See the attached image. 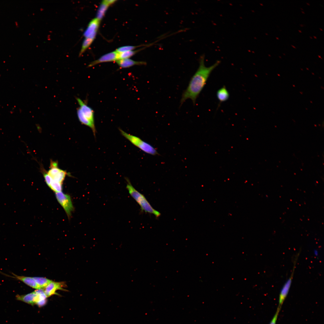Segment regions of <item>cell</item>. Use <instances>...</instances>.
I'll return each instance as SVG.
<instances>
[{
    "mask_svg": "<svg viewBox=\"0 0 324 324\" xmlns=\"http://www.w3.org/2000/svg\"><path fill=\"white\" fill-rule=\"evenodd\" d=\"M320 30H321V31H322V29H321V28H320Z\"/></svg>",
    "mask_w": 324,
    "mask_h": 324,
    "instance_id": "obj_33",
    "label": "cell"
},
{
    "mask_svg": "<svg viewBox=\"0 0 324 324\" xmlns=\"http://www.w3.org/2000/svg\"><path fill=\"white\" fill-rule=\"evenodd\" d=\"M205 55L201 56L199 59V67L190 79L186 89L182 93L180 100L181 106L187 99H190L194 105L196 100L206 84L211 73L220 63L217 60L211 66L207 67L205 64Z\"/></svg>",
    "mask_w": 324,
    "mask_h": 324,
    "instance_id": "obj_1",
    "label": "cell"
},
{
    "mask_svg": "<svg viewBox=\"0 0 324 324\" xmlns=\"http://www.w3.org/2000/svg\"><path fill=\"white\" fill-rule=\"evenodd\" d=\"M300 9H301L302 10H303V9L302 8H300Z\"/></svg>",
    "mask_w": 324,
    "mask_h": 324,
    "instance_id": "obj_35",
    "label": "cell"
},
{
    "mask_svg": "<svg viewBox=\"0 0 324 324\" xmlns=\"http://www.w3.org/2000/svg\"><path fill=\"white\" fill-rule=\"evenodd\" d=\"M145 48H142L136 50H130L118 53V59L129 58L140 51L144 49Z\"/></svg>",
    "mask_w": 324,
    "mask_h": 324,
    "instance_id": "obj_18",
    "label": "cell"
},
{
    "mask_svg": "<svg viewBox=\"0 0 324 324\" xmlns=\"http://www.w3.org/2000/svg\"><path fill=\"white\" fill-rule=\"evenodd\" d=\"M126 179V188L130 195L139 205L142 211L153 214L156 218L160 217V213L152 207L144 196L133 186L129 179Z\"/></svg>",
    "mask_w": 324,
    "mask_h": 324,
    "instance_id": "obj_2",
    "label": "cell"
},
{
    "mask_svg": "<svg viewBox=\"0 0 324 324\" xmlns=\"http://www.w3.org/2000/svg\"><path fill=\"white\" fill-rule=\"evenodd\" d=\"M43 173L46 183L49 187L52 180V179L47 172L43 171Z\"/></svg>",
    "mask_w": 324,
    "mask_h": 324,
    "instance_id": "obj_23",
    "label": "cell"
},
{
    "mask_svg": "<svg viewBox=\"0 0 324 324\" xmlns=\"http://www.w3.org/2000/svg\"><path fill=\"white\" fill-rule=\"evenodd\" d=\"M33 278L41 289H44L53 281L48 278L40 277H33Z\"/></svg>",
    "mask_w": 324,
    "mask_h": 324,
    "instance_id": "obj_17",
    "label": "cell"
},
{
    "mask_svg": "<svg viewBox=\"0 0 324 324\" xmlns=\"http://www.w3.org/2000/svg\"><path fill=\"white\" fill-rule=\"evenodd\" d=\"M268 56H271L270 55H269H269H268Z\"/></svg>",
    "mask_w": 324,
    "mask_h": 324,
    "instance_id": "obj_36",
    "label": "cell"
},
{
    "mask_svg": "<svg viewBox=\"0 0 324 324\" xmlns=\"http://www.w3.org/2000/svg\"><path fill=\"white\" fill-rule=\"evenodd\" d=\"M276 39H279V38H277V37H276Z\"/></svg>",
    "mask_w": 324,
    "mask_h": 324,
    "instance_id": "obj_31",
    "label": "cell"
},
{
    "mask_svg": "<svg viewBox=\"0 0 324 324\" xmlns=\"http://www.w3.org/2000/svg\"><path fill=\"white\" fill-rule=\"evenodd\" d=\"M76 99L83 114L92 123L94 124V112L92 109L80 98H77Z\"/></svg>",
    "mask_w": 324,
    "mask_h": 324,
    "instance_id": "obj_7",
    "label": "cell"
},
{
    "mask_svg": "<svg viewBox=\"0 0 324 324\" xmlns=\"http://www.w3.org/2000/svg\"><path fill=\"white\" fill-rule=\"evenodd\" d=\"M13 276H7L20 280L31 287L38 290L41 289L40 286L36 283L33 277L23 276H19L12 273Z\"/></svg>",
    "mask_w": 324,
    "mask_h": 324,
    "instance_id": "obj_9",
    "label": "cell"
},
{
    "mask_svg": "<svg viewBox=\"0 0 324 324\" xmlns=\"http://www.w3.org/2000/svg\"><path fill=\"white\" fill-rule=\"evenodd\" d=\"M37 295L36 290H35L26 295H17L16 296V298L17 300L33 305L36 304Z\"/></svg>",
    "mask_w": 324,
    "mask_h": 324,
    "instance_id": "obj_10",
    "label": "cell"
},
{
    "mask_svg": "<svg viewBox=\"0 0 324 324\" xmlns=\"http://www.w3.org/2000/svg\"><path fill=\"white\" fill-rule=\"evenodd\" d=\"M100 21L96 18L92 20L89 22L88 26L84 32L83 35L86 38L88 37L93 33L97 32Z\"/></svg>",
    "mask_w": 324,
    "mask_h": 324,
    "instance_id": "obj_12",
    "label": "cell"
},
{
    "mask_svg": "<svg viewBox=\"0 0 324 324\" xmlns=\"http://www.w3.org/2000/svg\"><path fill=\"white\" fill-rule=\"evenodd\" d=\"M67 175L68 173L66 171L61 170L52 178L54 180L62 184L66 176Z\"/></svg>",
    "mask_w": 324,
    "mask_h": 324,
    "instance_id": "obj_19",
    "label": "cell"
},
{
    "mask_svg": "<svg viewBox=\"0 0 324 324\" xmlns=\"http://www.w3.org/2000/svg\"><path fill=\"white\" fill-rule=\"evenodd\" d=\"M144 45H143L137 46H123L118 48L116 51L118 53H120L132 50L136 48L144 46Z\"/></svg>",
    "mask_w": 324,
    "mask_h": 324,
    "instance_id": "obj_21",
    "label": "cell"
},
{
    "mask_svg": "<svg viewBox=\"0 0 324 324\" xmlns=\"http://www.w3.org/2000/svg\"><path fill=\"white\" fill-rule=\"evenodd\" d=\"M281 307L278 306L275 314L274 316L269 324H276L278 316Z\"/></svg>",
    "mask_w": 324,
    "mask_h": 324,
    "instance_id": "obj_22",
    "label": "cell"
},
{
    "mask_svg": "<svg viewBox=\"0 0 324 324\" xmlns=\"http://www.w3.org/2000/svg\"><path fill=\"white\" fill-rule=\"evenodd\" d=\"M307 4H308V5H310V4H309V3H307Z\"/></svg>",
    "mask_w": 324,
    "mask_h": 324,
    "instance_id": "obj_26",
    "label": "cell"
},
{
    "mask_svg": "<svg viewBox=\"0 0 324 324\" xmlns=\"http://www.w3.org/2000/svg\"><path fill=\"white\" fill-rule=\"evenodd\" d=\"M77 114L80 121L82 124L89 127L91 128L95 137L96 131L95 124L92 123L84 115L79 107L77 109Z\"/></svg>",
    "mask_w": 324,
    "mask_h": 324,
    "instance_id": "obj_13",
    "label": "cell"
},
{
    "mask_svg": "<svg viewBox=\"0 0 324 324\" xmlns=\"http://www.w3.org/2000/svg\"><path fill=\"white\" fill-rule=\"evenodd\" d=\"M97 32H95L86 38L82 45V48L79 56H81L85 52L92 43L96 37Z\"/></svg>",
    "mask_w": 324,
    "mask_h": 324,
    "instance_id": "obj_15",
    "label": "cell"
},
{
    "mask_svg": "<svg viewBox=\"0 0 324 324\" xmlns=\"http://www.w3.org/2000/svg\"><path fill=\"white\" fill-rule=\"evenodd\" d=\"M119 130L124 137L144 152L152 155L157 153L156 151L152 146L140 138L127 133L121 129H119Z\"/></svg>",
    "mask_w": 324,
    "mask_h": 324,
    "instance_id": "obj_3",
    "label": "cell"
},
{
    "mask_svg": "<svg viewBox=\"0 0 324 324\" xmlns=\"http://www.w3.org/2000/svg\"><path fill=\"white\" fill-rule=\"evenodd\" d=\"M118 53L116 51L107 53L102 56L98 59L91 62L88 67H91L102 63L116 61L118 59Z\"/></svg>",
    "mask_w": 324,
    "mask_h": 324,
    "instance_id": "obj_6",
    "label": "cell"
},
{
    "mask_svg": "<svg viewBox=\"0 0 324 324\" xmlns=\"http://www.w3.org/2000/svg\"><path fill=\"white\" fill-rule=\"evenodd\" d=\"M314 38H315V39H316V37L315 36H314Z\"/></svg>",
    "mask_w": 324,
    "mask_h": 324,
    "instance_id": "obj_29",
    "label": "cell"
},
{
    "mask_svg": "<svg viewBox=\"0 0 324 324\" xmlns=\"http://www.w3.org/2000/svg\"><path fill=\"white\" fill-rule=\"evenodd\" d=\"M300 25V26H303V25Z\"/></svg>",
    "mask_w": 324,
    "mask_h": 324,
    "instance_id": "obj_34",
    "label": "cell"
},
{
    "mask_svg": "<svg viewBox=\"0 0 324 324\" xmlns=\"http://www.w3.org/2000/svg\"><path fill=\"white\" fill-rule=\"evenodd\" d=\"M56 198L58 202L63 207L69 218L71 216L74 207L71 197L69 195L62 191L55 193Z\"/></svg>",
    "mask_w": 324,
    "mask_h": 324,
    "instance_id": "obj_4",
    "label": "cell"
},
{
    "mask_svg": "<svg viewBox=\"0 0 324 324\" xmlns=\"http://www.w3.org/2000/svg\"><path fill=\"white\" fill-rule=\"evenodd\" d=\"M110 5L103 1L100 5L96 15V18L100 21L103 19Z\"/></svg>",
    "mask_w": 324,
    "mask_h": 324,
    "instance_id": "obj_16",
    "label": "cell"
},
{
    "mask_svg": "<svg viewBox=\"0 0 324 324\" xmlns=\"http://www.w3.org/2000/svg\"><path fill=\"white\" fill-rule=\"evenodd\" d=\"M298 31L300 32H302L301 31V30H298Z\"/></svg>",
    "mask_w": 324,
    "mask_h": 324,
    "instance_id": "obj_28",
    "label": "cell"
},
{
    "mask_svg": "<svg viewBox=\"0 0 324 324\" xmlns=\"http://www.w3.org/2000/svg\"><path fill=\"white\" fill-rule=\"evenodd\" d=\"M302 13H303V14H304V13H304V12L303 11H302Z\"/></svg>",
    "mask_w": 324,
    "mask_h": 324,
    "instance_id": "obj_30",
    "label": "cell"
},
{
    "mask_svg": "<svg viewBox=\"0 0 324 324\" xmlns=\"http://www.w3.org/2000/svg\"><path fill=\"white\" fill-rule=\"evenodd\" d=\"M65 286L63 282L52 281L49 284L44 290V292L47 297L56 294L58 290H65L63 288Z\"/></svg>",
    "mask_w": 324,
    "mask_h": 324,
    "instance_id": "obj_8",
    "label": "cell"
},
{
    "mask_svg": "<svg viewBox=\"0 0 324 324\" xmlns=\"http://www.w3.org/2000/svg\"><path fill=\"white\" fill-rule=\"evenodd\" d=\"M291 46H292V47H293L294 48H296V47H295V46H293V45H291Z\"/></svg>",
    "mask_w": 324,
    "mask_h": 324,
    "instance_id": "obj_25",
    "label": "cell"
},
{
    "mask_svg": "<svg viewBox=\"0 0 324 324\" xmlns=\"http://www.w3.org/2000/svg\"><path fill=\"white\" fill-rule=\"evenodd\" d=\"M62 184L58 182L55 181L52 179V180L49 187L55 193L58 192L62 191Z\"/></svg>",
    "mask_w": 324,
    "mask_h": 324,
    "instance_id": "obj_20",
    "label": "cell"
},
{
    "mask_svg": "<svg viewBox=\"0 0 324 324\" xmlns=\"http://www.w3.org/2000/svg\"><path fill=\"white\" fill-rule=\"evenodd\" d=\"M104 1L110 5L114 3L117 1L116 0H105Z\"/></svg>",
    "mask_w": 324,
    "mask_h": 324,
    "instance_id": "obj_24",
    "label": "cell"
},
{
    "mask_svg": "<svg viewBox=\"0 0 324 324\" xmlns=\"http://www.w3.org/2000/svg\"><path fill=\"white\" fill-rule=\"evenodd\" d=\"M318 56H319V57H320V58H322H322H321V57H320V56H319V55H318Z\"/></svg>",
    "mask_w": 324,
    "mask_h": 324,
    "instance_id": "obj_27",
    "label": "cell"
},
{
    "mask_svg": "<svg viewBox=\"0 0 324 324\" xmlns=\"http://www.w3.org/2000/svg\"><path fill=\"white\" fill-rule=\"evenodd\" d=\"M279 57H280V58H281V57H280V56H279Z\"/></svg>",
    "mask_w": 324,
    "mask_h": 324,
    "instance_id": "obj_38",
    "label": "cell"
},
{
    "mask_svg": "<svg viewBox=\"0 0 324 324\" xmlns=\"http://www.w3.org/2000/svg\"><path fill=\"white\" fill-rule=\"evenodd\" d=\"M299 255L298 253L293 261V265L292 272L290 277L286 281L282 288L279 297V304L278 306L281 307L284 301L286 299L289 291L291 285L292 280L294 274L296 264Z\"/></svg>",
    "mask_w": 324,
    "mask_h": 324,
    "instance_id": "obj_5",
    "label": "cell"
},
{
    "mask_svg": "<svg viewBox=\"0 0 324 324\" xmlns=\"http://www.w3.org/2000/svg\"><path fill=\"white\" fill-rule=\"evenodd\" d=\"M310 38H311V39H312V37H310Z\"/></svg>",
    "mask_w": 324,
    "mask_h": 324,
    "instance_id": "obj_32",
    "label": "cell"
},
{
    "mask_svg": "<svg viewBox=\"0 0 324 324\" xmlns=\"http://www.w3.org/2000/svg\"><path fill=\"white\" fill-rule=\"evenodd\" d=\"M229 96V92L225 86L218 89L217 92V98L220 104L227 100Z\"/></svg>",
    "mask_w": 324,
    "mask_h": 324,
    "instance_id": "obj_14",
    "label": "cell"
},
{
    "mask_svg": "<svg viewBox=\"0 0 324 324\" xmlns=\"http://www.w3.org/2000/svg\"><path fill=\"white\" fill-rule=\"evenodd\" d=\"M283 54H284V55H285V54H284V53H283Z\"/></svg>",
    "mask_w": 324,
    "mask_h": 324,
    "instance_id": "obj_37",
    "label": "cell"
},
{
    "mask_svg": "<svg viewBox=\"0 0 324 324\" xmlns=\"http://www.w3.org/2000/svg\"><path fill=\"white\" fill-rule=\"evenodd\" d=\"M116 62L122 68H128L135 65H143L146 64L144 62L136 61L129 58L118 59Z\"/></svg>",
    "mask_w": 324,
    "mask_h": 324,
    "instance_id": "obj_11",
    "label": "cell"
}]
</instances>
